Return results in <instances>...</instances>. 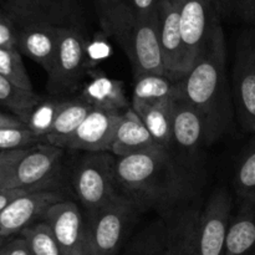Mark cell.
<instances>
[{
  "instance_id": "cell-41",
  "label": "cell",
  "mask_w": 255,
  "mask_h": 255,
  "mask_svg": "<svg viewBox=\"0 0 255 255\" xmlns=\"http://www.w3.org/2000/svg\"><path fill=\"white\" fill-rule=\"evenodd\" d=\"M252 21H253V22H254V24H255V9H254V15H253V20H252Z\"/></svg>"
},
{
  "instance_id": "cell-40",
  "label": "cell",
  "mask_w": 255,
  "mask_h": 255,
  "mask_svg": "<svg viewBox=\"0 0 255 255\" xmlns=\"http://www.w3.org/2000/svg\"><path fill=\"white\" fill-rule=\"evenodd\" d=\"M106 1H111V2H119V1H125V0H106Z\"/></svg>"
},
{
  "instance_id": "cell-31",
  "label": "cell",
  "mask_w": 255,
  "mask_h": 255,
  "mask_svg": "<svg viewBox=\"0 0 255 255\" xmlns=\"http://www.w3.org/2000/svg\"><path fill=\"white\" fill-rule=\"evenodd\" d=\"M36 141L39 138L26 126L0 127V152L26 148Z\"/></svg>"
},
{
  "instance_id": "cell-30",
  "label": "cell",
  "mask_w": 255,
  "mask_h": 255,
  "mask_svg": "<svg viewBox=\"0 0 255 255\" xmlns=\"http://www.w3.org/2000/svg\"><path fill=\"white\" fill-rule=\"evenodd\" d=\"M234 186L239 197L255 202V147L249 149L237 167Z\"/></svg>"
},
{
  "instance_id": "cell-8",
  "label": "cell",
  "mask_w": 255,
  "mask_h": 255,
  "mask_svg": "<svg viewBox=\"0 0 255 255\" xmlns=\"http://www.w3.org/2000/svg\"><path fill=\"white\" fill-rule=\"evenodd\" d=\"M178 7L187 75L203 51L218 16L214 0H178Z\"/></svg>"
},
{
  "instance_id": "cell-6",
  "label": "cell",
  "mask_w": 255,
  "mask_h": 255,
  "mask_svg": "<svg viewBox=\"0 0 255 255\" xmlns=\"http://www.w3.org/2000/svg\"><path fill=\"white\" fill-rule=\"evenodd\" d=\"M86 70V44L74 26L61 27L60 42L51 71L47 74V90L52 95L74 91Z\"/></svg>"
},
{
  "instance_id": "cell-4",
  "label": "cell",
  "mask_w": 255,
  "mask_h": 255,
  "mask_svg": "<svg viewBox=\"0 0 255 255\" xmlns=\"http://www.w3.org/2000/svg\"><path fill=\"white\" fill-rule=\"evenodd\" d=\"M116 157L107 152L89 153L77 162L72 172L75 193L90 217L124 196L115 171Z\"/></svg>"
},
{
  "instance_id": "cell-22",
  "label": "cell",
  "mask_w": 255,
  "mask_h": 255,
  "mask_svg": "<svg viewBox=\"0 0 255 255\" xmlns=\"http://www.w3.org/2000/svg\"><path fill=\"white\" fill-rule=\"evenodd\" d=\"M199 211L191 208L182 212L174 223L167 228L166 243L161 255H193Z\"/></svg>"
},
{
  "instance_id": "cell-26",
  "label": "cell",
  "mask_w": 255,
  "mask_h": 255,
  "mask_svg": "<svg viewBox=\"0 0 255 255\" xmlns=\"http://www.w3.org/2000/svg\"><path fill=\"white\" fill-rule=\"evenodd\" d=\"M65 100L41 99L25 121V126L40 139H44L51 131L54 122Z\"/></svg>"
},
{
  "instance_id": "cell-34",
  "label": "cell",
  "mask_w": 255,
  "mask_h": 255,
  "mask_svg": "<svg viewBox=\"0 0 255 255\" xmlns=\"http://www.w3.org/2000/svg\"><path fill=\"white\" fill-rule=\"evenodd\" d=\"M0 255H31L26 242L22 237L2 242L0 246Z\"/></svg>"
},
{
  "instance_id": "cell-5",
  "label": "cell",
  "mask_w": 255,
  "mask_h": 255,
  "mask_svg": "<svg viewBox=\"0 0 255 255\" xmlns=\"http://www.w3.org/2000/svg\"><path fill=\"white\" fill-rule=\"evenodd\" d=\"M136 204L121 196L86 221L87 255H116L136 216Z\"/></svg>"
},
{
  "instance_id": "cell-9",
  "label": "cell",
  "mask_w": 255,
  "mask_h": 255,
  "mask_svg": "<svg viewBox=\"0 0 255 255\" xmlns=\"http://www.w3.org/2000/svg\"><path fill=\"white\" fill-rule=\"evenodd\" d=\"M231 209L232 201L227 192H214L199 216L193 255H223Z\"/></svg>"
},
{
  "instance_id": "cell-20",
  "label": "cell",
  "mask_w": 255,
  "mask_h": 255,
  "mask_svg": "<svg viewBox=\"0 0 255 255\" xmlns=\"http://www.w3.org/2000/svg\"><path fill=\"white\" fill-rule=\"evenodd\" d=\"M173 100L131 101V107L141 117L154 142L164 148L173 144Z\"/></svg>"
},
{
  "instance_id": "cell-18",
  "label": "cell",
  "mask_w": 255,
  "mask_h": 255,
  "mask_svg": "<svg viewBox=\"0 0 255 255\" xmlns=\"http://www.w3.org/2000/svg\"><path fill=\"white\" fill-rule=\"evenodd\" d=\"M87 75L90 80L84 86L80 96L94 109L124 112L131 107L125 94L124 82L109 77L100 70H91Z\"/></svg>"
},
{
  "instance_id": "cell-24",
  "label": "cell",
  "mask_w": 255,
  "mask_h": 255,
  "mask_svg": "<svg viewBox=\"0 0 255 255\" xmlns=\"http://www.w3.org/2000/svg\"><path fill=\"white\" fill-rule=\"evenodd\" d=\"M181 81H174L166 75L146 74L136 77L132 100L156 101L176 99L181 95Z\"/></svg>"
},
{
  "instance_id": "cell-27",
  "label": "cell",
  "mask_w": 255,
  "mask_h": 255,
  "mask_svg": "<svg viewBox=\"0 0 255 255\" xmlns=\"http://www.w3.org/2000/svg\"><path fill=\"white\" fill-rule=\"evenodd\" d=\"M20 237L25 239L31 255H64L51 229L45 222L31 224L21 232Z\"/></svg>"
},
{
  "instance_id": "cell-36",
  "label": "cell",
  "mask_w": 255,
  "mask_h": 255,
  "mask_svg": "<svg viewBox=\"0 0 255 255\" xmlns=\"http://www.w3.org/2000/svg\"><path fill=\"white\" fill-rule=\"evenodd\" d=\"M25 193H29L26 191H22V189H4L0 188V213L11 203L14 199H16L17 197L22 196Z\"/></svg>"
},
{
  "instance_id": "cell-37",
  "label": "cell",
  "mask_w": 255,
  "mask_h": 255,
  "mask_svg": "<svg viewBox=\"0 0 255 255\" xmlns=\"http://www.w3.org/2000/svg\"><path fill=\"white\" fill-rule=\"evenodd\" d=\"M237 10L247 20H253L255 0H237Z\"/></svg>"
},
{
  "instance_id": "cell-23",
  "label": "cell",
  "mask_w": 255,
  "mask_h": 255,
  "mask_svg": "<svg viewBox=\"0 0 255 255\" xmlns=\"http://www.w3.org/2000/svg\"><path fill=\"white\" fill-rule=\"evenodd\" d=\"M223 255H255V214L243 211L231 218Z\"/></svg>"
},
{
  "instance_id": "cell-33",
  "label": "cell",
  "mask_w": 255,
  "mask_h": 255,
  "mask_svg": "<svg viewBox=\"0 0 255 255\" xmlns=\"http://www.w3.org/2000/svg\"><path fill=\"white\" fill-rule=\"evenodd\" d=\"M26 148L12 149V151H2L0 152V181L7 176L12 171L17 162L25 156L27 152Z\"/></svg>"
},
{
  "instance_id": "cell-42",
  "label": "cell",
  "mask_w": 255,
  "mask_h": 255,
  "mask_svg": "<svg viewBox=\"0 0 255 255\" xmlns=\"http://www.w3.org/2000/svg\"><path fill=\"white\" fill-rule=\"evenodd\" d=\"M2 241H5V239H0V244L2 243Z\"/></svg>"
},
{
  "instance_id": "cell-10",
  "label": "cell",
  "mask_w": 255,
  "mask_h": 255,
  "mask_svg": "<svg viewBox=\"0 0 255 255\" xmlns=\"http://www.w3.org/2000/svg\"><path fill=\"white\" fill-rule=\"evenodd\" d=\"M234 105L244 129L255 132V37H246L233 67Z\"/></svg>"
},
{
  "instance_id": "cell-25",
  "label": "cell",
  "mask_w": 255,
  "mask_h": 255,
  "mask_svg": "<svg viewBox=\"0 0 255 255\" xmlns=\"http://www.w3.org/2000/svg\"><path fill=\"white\" fill-rule=\"evenodd\" d=\"M42 97L34 91L20 89L2 75H0V104L9 109L15 117L25 125L34 107L41 101Z\"/></svg>"
},
{
  "instance_id": "cell-29",
  "label": "cell",
  "mask_w": 255,
  "mask_h": 255,
  "mask_svg": "<svg viewBox=\"0 0 255 255\" xmlns=\"http://www.w3.org/2000/svg\"><path fill=\"white\" fill-rule=\"evenodd\" d=\"M166 237L167 229L161 223L147 227L131 242L125 255H161Z\"/></svg>"
},
{
  "instance_id": "cell-14",
  "label": "cell",
  "mask_w": 255,
  "mask_h": 255,
  "mask_svg": "<svg viewBox=\"0 0 255 255\" xmlns=\"http://www.w3.org/2000/svg\"><path fill=\"white\" fill-rule=\"evenodd\" d=\"M121 116L122 112L92 109L81 126L66 142L64 149L86 151L89 153L111 152Z\"/></svg>"
},
{
  "instance_id": "cell-7",
  "label": "cell",
  "mask_w": 255,
  "mask_h": 255,
  "mask_svg": "<svg viewBox=\"0 0 255 255\" xmlns=\"http://www.w3.org/2000/svg\"><path fill=\"white\" fill-rule=\"evenodd\" d=\"M62 154L64 149L50 143L29 147L12 171L0 181V188L26 192L49 189V183Z\"/></svg>"
},
{
  "instance_id": "cell-3",
  "label": "cell",
  "mask_w": 255,
  "mask_h": 255,
  "mask_svg": "<svg viewBox=\"0 0 255 255\" xmlns=\"http://www.w3.org/2000/svg\"><path fill=\"white\" fill-rule=\"evenodd\" d=\"M100 22L102 30L124 50L134 79L146 74L164 75L158 37V14L142 16L131 4L104 0Z\"/></svg>"
},
{
  "instance_id": "cell-21",
  "label": "cell",
  "mask_w": 255,
  "mask_h": 255,
  "mask_svg": "<svg viewBox=\"0 0 255 255\" xmlns=\"http://www.w3.org/2000/svg\"><path fill=\"white\" fill-rule=\"evenodd\" d=\"M92 109L94 107L81 96L74 100H65L51 131L42 141L64 149L66 142L81 126Z\"/></svg>"
},
{
  "instance_id": "cell-11",
  "label": "cell",
  "mask_w": 255,
  "mask_h": 255,
  "mask_svg": "<svg viewBox=\"0 0 255 255\" xmlns=\"http://www.w3.org/2000/svg\"><path fill=\"white\" fill-rule=\"evenodd\" d=\"M41 221L50 227L64 255H87L86 221L74 202L52 204Z\"/></svg>"
},
{
  "instance_id": "cell-16",
  "label": "cell",
  "mask_w": 255,
  "mask_h": 255,
  "mask_svg": "<svg viewBox=\"0 0 255 255\" xmlns=\"http://www.w3.org/2000/svg\"><path fill=\"white\" fill-rule=\"evenodd\" d=\"M173 143L187 156L211 144L203 119L181 95L173 100Z\"/></svg>"
},
{
  "instance_id": "cell-13",
  "label": "cell",
  "mask_w": 255,
  "mask_h": 255,
  "mask_svg": "<svg viewBox=\"0 0 255 255\" xmlns=\"http://www.w3.org/2000/svg\"><path fill=\"white\" fill-rule=\"evenodd\" d=\"M158 37L164 75L174 81L186 76L184 49L179 24L178 0H161L158 6Z\"/></svg>"
},
{
  "instance_id": "cell-12",
  "label": "cell",
  "mask_w": 255,
  "mask_h": 255,
  "mask_svg": "<svg viewBox=\"0 0 255 255\" xmlns=\"http://www.w3.org/2000/svg\"><path fill=\"white\" fill-rule=\"evenodd\" d=\"M65 201L56 191L44 189L25 193L11 202L0 213V239H7L21 234L24 229L41 219L47 208L57 202Z\"/></svg>"
},
{
  "instance_id": "cell-38",
  "label": "cell",
  "mask_w": 255,
  "mask_h": 255,
  "mask_svg": "<svg viewBox=\"0 0 255 255\" xmlns=\"http://www.w3.org/2000/svg\"><path fill=\"white\" fill-rule=\"evenodd\" d=\"M25 126L17 117L0 112V127H22Z\"/></svg>"
},
{
  "instance_id": "cell-19",
  "label": "cell",
  "mask_w": 255,
  "mask_h": 255,
  "mask_svg": "<svg viewBox=\"0 0 255 255\" xmlns=\"http://www.w3.org/2000/svg\"><path fill=\"white\" fill-rule=\"evenodd\" d=\"M157 146L158 144L154 142L141 117L132 107L122 112L111 147V153L115 157L129 156Z\"/></svg>"
},
{
  "instance_id": "cell-28",
  "label": "cell",
  "mask_w": 255,
  "mask_h": 255,
  "mask_svg": "<svg viewBox=\"0 0 255 255\" xmlns=\"http://www.w3.org/2000/svg\"><path fill=\"white\" fill-rule=\"evenodd\" d=\"M0 75L20 89L34 91L21 54L16 47H0Z\"/></svg>"
},
{
  "instance_id": "cell-2",
  "label": "cell",
  "mask_w": 255,
  "mask_h": 255,
  "mask_svg": "<svg viewBox=\"0 0 255 255\" xmlns=\"http://www.w3.org/2000/svg\"><path fill=\"white\" fill-rule=\"evenodd\" d=\"M115 171L121 192L138 209L169 207L187 189L183 172L168 148L161 146L116 157Z\"/></svg>"
},
{
  "instance_id": "cell-35",
  "label": "cell",
  "mask_w": 255,
  "mask_h": 255,
  "mask_svg": "<svg viewBox=\"0 0 255 255\" xmlns=\"http://www.w3.org/2000/svg\"><path fill=\"white\" fill-rule=\"evenodd\" d=\"M161 0H131L133 9L142 16H156Z\"/></svg>"
},
{
  "instance_id": "cell-17",
  "label": "cell",
  "mask_w": 255,
  "mask_h": 255,
  "mask_svg": "<svg viewBox=\"0 0 255 255\" xmlns=\"http://www.w3.org/2000/svg\"><path fill=\"white\" fill-rule=\"evenodd\" d=\"M69 0H6V12L17 26L44 22L67 26Z\"/></svg>"
},
{
  "instance_id": "cell-1",
  "label": "cell",
  "mask_w": 255,
  "mask_h": 255,
  "mask_svg": "<svg viewBox=\"0 0 255 255\" xmlns=\"http://www.w3.org/2000/svg\"><path fill=\"white\" fill-rule=\"evenodd\" d=\"M226 62L224 32L217 19L203 51L179 82L181 96L199 112L211 143L227 133L233 122Z\"/></svg>"
},
{
  "instance_id": "cell-32",
  "label": "cell",
  "mask_w": 255,
  "mask_h": 255,
  "mask_svg": "<svg viewBox=\"0 0 255 255\" xmlns=\"http://www.w3.org/2000/svg\"><path fill=\"white\" fill-rule=\"evenodd\" d=\"M17 25L14 20L0 10V47H16Z\"/></svg>"
},
{
  "instance_id": "cell-15",
  "label": "cell",
  "mask_w": 255,
  "mask_h": 255,
  "mask_svg": "<svg viewBox=\"0 0 255 255\" xmlns=\"http://www.w3.org/2000/svg\"><path fill=\"white\" fill-rule=\"evenodd\" d=\"M60 32L61 26L44 22L20 25L17 26L16 49L49 74L59 47Z\"/></svg>"
},
{
  "instance_id": "cell-39",
  "label": "cell",
  "mask_w": 255,
  "mask_h": 255,
  "mask_svg": "<svg viewBox=\"0 0 255 255\" xmlns=\"http://www.w3.org/2000/svg\"><path fill=\"white\" fill-rule=\"evenodd\" d=\"M214 2H216L217 10L224 12V14L237 7V0H214Z\"/></svg>"
}]
</instances>
